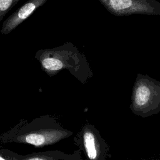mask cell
I'll return each mask as SVG.
<instances>
[{"instance_id": "cell-1", "label": "cell", "mask_w": 160, "mask_h": 160, "mask_svg": "<svg viewBox=\"0 0 160 160\" xmlns=\"http://www.w3.org/2000/svg\"><path fill=\"white\" fill-rule=\"evenodd\" d=\"M72 134L73 132L64 128L54 116L46 114L30 122L20 120L13 128L0 135V142L21 143L42 148L56 144Z\"/></svg>"}, {"instance_id": "cell-2", "label": "cell", "mask_w": 160, "mask_h": 160, "mask_svg": "<svg viewBox=\"0 0 160 160\" xmlns=\"http://www.w3.org/2000/svg\"><path fill=\"white\" fill-rule=\"evenodd\" d=\"M34 58L39 62L41 69L50 77L65 69L81 84H85L93 76L85 55L71 42L53 48L39 49Z\"/></svg>"}, {"instance_id": "cell-3", "label": "cell", "mask_w": 160, "mask_h": 160, "mask_svg": "<svg viewBox=\"0 0 160 160\" xmlns=\"http://www.w3.org/2000/svg\"><path fill=\"white\" fill-rule=\"evenodd\" d=\"M130 109L136 116L147 118L160 112V81L138 74L132 91Z\"/></svg>"}, {"instance_id": "cell-4", "label": "cell", "mask_w": 160, "mask_h": 160, "mask_svg": "<svg viewBox=\"0 0 160 160\" xmlns=\"http://www.w3.org/2000/svg\"><path fill=\"white\" fill-rule=\"evenodd\" d=\"M73 142L87 159L106 160L110 158V149L96 127L85 124L73 138Z\"/></svg>"}, {"instance_id": "cell-5", "label": "cell", "mask_w": 160, "mask_h": 160, "mask_svg": "<svg viewBox=\"0 0 160 160\" xmlns=\"http://www.w3.org/2000/svg\"><path fill=\"white\" fill-rule=\"evenodd\" d=\"M116 16L132 14L160 16V2L156 0H98Z\"/></svg>"}, {"instance_id": "cell-6", "label": "cell", "mask_w": 160, "mask_h": 160, "mask_svg": "<svg viewBox=\"0 0 160 160\" xmlns=\"http://www.w3.org/2000/svg\"><path fill=\"white\" fill-rule=\"evenodd\" d=\"M46 1L47 0H28L3 22L1 33L3 35L9 34Z\"/></svg>"}, {"instance_id": "cell-7", "label": "cell", "mask_w": 160, "mask_h": 160, "mask_svg": "<svg viewBox=\"0 0 160 160\" xmlns=\"http://www.w3.org/2000/svg\"><path fill=\"white\" fill-rule=\"evenodd\" d=\"M81 151L78 149L72 154H66L59 150H52L21 155L20 160H82Z\"/></svg>"}, {"instance_id": "cell-8", "label": "cell", "mask_w": 160, "mask_h": 160, "mask_svg": "<svg viewBox=\"0 0 160 160\" xmlns=\"http://www.w3.org/2000/svg\"><path fill=\"white\" fill-rule=\"evenodd\" d=\"M19 0H0V22Z\"/></svg>"}, {"instance_id": "cell-9", "label": "cell", "mask_w": 160, "mask_h": 160, "mask_svg": "<svg viewBox=\"0 0 160 160\" xmlns=\"http://www.w3.org/2000/svg\"><path fill=\"white\" fill-rule=\"evenodd\" d=\"M20 154L12 151L1 149H0V160H19Z\"/></svg>"}]
</instances>
